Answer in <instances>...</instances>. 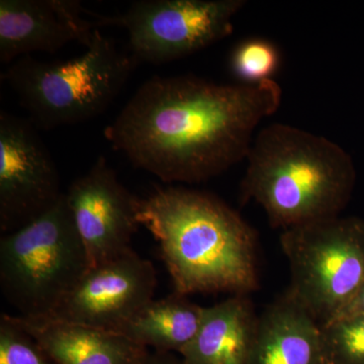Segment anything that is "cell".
<instances>
[{
	"label": "cell",
	"mask_w": 364,
	"mask_h": 364,
	"mask_svg": "<svg viewBox=\"0 0 364 364\" xmlns=\"http://www.w3.org/2000/svg\"><path fill=\"white\" fill-rule=\"evenodd\" d=\"M0 364H57L16 316H0Z\"/></svg>",
	"instance_id": "obj_18"
},
{
	"label": "cell",
	"mask_w": 364,
	"mask_h": 364,
	"mask_svg": "<svg viewBox=\"0 0 364 364\" xmlns=\"http://www.w3.org/2000/svg\"><path fill=\"white\" fill-rule=\"evenodd\" d=\"M205 308L177 293L152 299L122 328V334L148 350L181 354L196 336Z\"/></svg>",
	"instance_id": "obj_15"
},
{
	"label": "cell",
	"mask_w": 364,
	"mask_h": 364,
	"mask_svg": "<svg viewBox=\"0 0 364 364\" xmlns=\"http://www.w3.org/2000/svg\"><path fill=\"white\" fill-rule=\"evenodd\" d=\"M249 364H327L322 325L284 294L258 317Z\"/></svg>",
	"instance_id": "obj_13"
},
{
	"label": "cell",
	"mask_w": 364,
	"mask_h": 364,
	"mask_svg": "<svg viewBox=\"0 0 364 364\" xmlns=\"http://www.w3.org/2000/svg\"><path fill=\"white\" fill-rule=\"evenodd\" d=\"M327 364H364V317H340L322 326Z\"/></svg>",
	"instance_id": "obj_16"
},
{
	"label": "cell",
	"mask_w": 364,
	"mask_h": 364,
	"mask_svg": "<svg viewBox=\"0 0 364 364\" xmlns=\"http://www.w3.org/2000/svg\"><path fill=\"white\" fill-rule=\"evenodd\" d=\"M65 198L90 267L132 249V238L141 226V198L119 181L105 156L72 181Z\"/></svg>",
	"instance_id": "obj_10"
},
{
	"label": "cell",
	"mask_w": 364,
	"mask_h": 364,
	"mask_svg": "<svg viewBox=\"0 0 364 364\" xmlns=\"http://www.w3.org/2000/svg\"><path fill=\"white\" fill-rule=\"evenodd\" d=\"M279 64V54L268 41L247 40L239 44L231 57L232 71L242 83L272 80Z\"/></svg>",
	"instance_id": "obj_17"
},
{
	"label": "cell",
	"mask_w": 364,
	"mask_h": 364,
	"mask_svg": "<svg viewBox=\"0 0 364 364\" xmlns=\"http://www.w3.org/2000/svg\"><path fill=\"white\" fill-rule=\"evenodd\" d=\"M72 0H0V61L55 53L71 42L87 47L98 26Z\"/></svg>",
	"instance_id": "obj_11"
},
{
	"label": "cell",
	"mask_w": 364,
	"mask_h": 364,
	"mask_svg": "<svg viewBox=\"0 0 364 364\" xmlns=\"http://www.w3.org/2000/svg\"><path fill=\"white\" fill-rule=\"evenodd\" d=\"M354 316L364 317V282L361 284L360 289H358L356 296L352 299L351 303L349 304L348 306L345 309L344 312L338 318L354 317Z\"/></svg>",
	"instance_id": "obj_20"
},
{
	"label": "cell",
	"mask_w": 364,
	"mask_h": 364,
	"mask_svg": "<svg viewBox=\"0 0 364 364\" xmlns=\"http://www.w3.org/2000/svg\"><path fill=\"white\" fill-rule=\"evenodd\" d=\"M138 60L97 28L80 56L45 62L16 60L2 79L16 92L37 129L53 130L95 119L123 90Z\"/></svg>",
	"instance_id": "obj_4"
},
{
	"label": "cell",
	"mask_w": 364,
	"mask_h": 364,
	"mask_svg": "<svg viewBox=\"0 0 364 364\" xmlns=\"http://www.w3.org/2000/svg\"><path fill=\"white\" fill-rule=\"evenodd\" d=\"M138 219L159 244L174 293L247 296L259 287L255 231L217 196L157 188L141 198Z\"/></svg>",
	"instance_id": "obj_2"
},
{
	"label": "cell",
	"mask_w": 364,
	"mask_h": 364,
	"mask_svg": "<svg viewBox=\"0 0 364 364\" xmlns=\"http://www.w3.org/2000/svg\"><path fill=\"white\" fill-rule=\"evenodd\" d=\"M242 179L241 200H254L274 228L337 217L355 186L350 155L324 136L282 123L256 134Z\"/></svg>",
	"instance_id": "obj_3"
},
{
	"label": "cell",
	"mask_w": 364,
	"mask_h": 364,
	"mask_svg": "<svg viewBox=\"0 0 364 364\" xmlns=\"http://www.w3.org/2000/svg\"><path fill=\"white\" fill-rule=\"evenodd\" d=\"M277 81L215 83L154 76L134 93L104 135L129 161L166 183H200L247 158L256 129L282 104Z\"/></svg>",
	"instance_id": "obj_1"
},
{
	"label": "cell",
	"mask_w": 364,
	"mask_h": 364,
	"mask_svg": "<svg viewBox=\"0 0 364 364\" xmlns=\"http://www.w3.org/2000/svg\"><path fill=\"white\" fill-rule=\"evenodd\" d=\"M90 268L65 193L35 221L0 239V289L23 317L54 312Z\"/></svg>",
	"instance_id": "obj_5"
},
{
	"label": "cell",
	"mask_w": 364,
	"mask_h": 364,
	"mask_svg": "<svg viewBox=\"0 0 364 364\" xmlns=\"http://www.w3.org/2000/svg\"><path fill=\"white\" fill-rule=\"evenodd\" d=\"M58 169L28 119L0 112V231L11 233L63 196Z\"/></svg>",
	"instance_id": "obj_8"
},
{
	"label": "cell",
	"mask_w": 364,
	"mask_h": 364,
	"mask_svg": "<svg viewBox=\"0 0 364 364\" xmlns=\"http://www.w3.org/2000/svg\"><path fill=\"white\" fill-rule=\"evenodd\" d=\"M139 364H186L181 355L169 352L149 351Z\"/></svg>",
	"instance_id": "obj_19"
},
{
	"label": "cell",
	"mask_w": 364,
	"mask_h": 364,
	"mask_svg": "<svg viewBox=\"0 0 364 364\" xmlns=\"http://www.w3.org/2000/svg\"><path fill=\"white\" fill-rule=\"evenodd\" d=\"M245 0H139L124 14L97 16L98 28L128 32L139 61L163 64L184 58L231 35Z\"/></svg>",
	"instance_id": "obj_7"
},
{
	"label": "cell",
	"mask_w": 364,
	"mask_h": 364,
	"mask_svg": "<svg viewBox=\"0 0 364 364\" xmlns=\"http://www.w3.org/2000/svg\"><path fill=\"white\" fill-rule=\"evenodd\" d=\"M156 287L154 265L132 248L90 267L48 316L119 333L130 318L154 299Z\"/></svg>",
	"instance_id": "obj_9"
},
{
	"label": "cell",
	"mask_w": 364,
	"mask_h": 364,
	"mask_svg": "<svg viewBox=\"0 0 364 364\" xmlns=\"http://www.w3.org/2000/svg\"><path fill=\"white\" fill-rule=\"evenodd\" d=\"M258 317L242 294L208 306L195 339L179 355L186 364H249Z\"/></svg>",
	"instance_id": "obj_14"
},
{
	"label": "cell",
	"mask_w": 364,
	"mask_h": 364,
	"mask_svg": "<svg viewBox=\"0 0 364 364\" xmlns=\"http://www.w3.org/2000/svg\"><path fill=\"white\" fill-rule=\"evenodd\" d=\"M16 318L57 364H139L150 351L122 333L51 316Z\"/></svg>",
	"instance_id": "obj_12"
},
{
	"label": "cell",
	"mask_w": 364,
	"mask_h": 364,
	"mask_svg": "<svg viewBox=\"0 0 364 364\" xmlns=\"http://www.w3.org/2000/svg\"><path fill=\"white\" fill-rule=\"evenodd\" d=\"M287 293L321 325L338 318L364 282V220L329 218L282 230Z\"/></svg>",
	"instance_id": "obj_6"
}]
</instances>
